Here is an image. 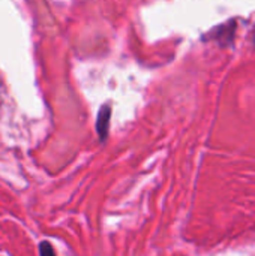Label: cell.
<instances>
[{
    "mask_svg": "<svg viewBox=\"0 0 255 256\" xmlns=\"http://www.w3.org/2000/svg\"><path fill=\"white\" fill-rule=\"evenodd\" d=\"M41 256H56L53 252V248L48 243H42L41 244Z\"/></svg>",
    "mask_w": 255,
    "mask_h": 256,
    "instance_id": "3957f363",
    "label": "cell"
},
{
    "mask_svg": "<svg viewBox=\"0 0 255 256\" xmlns=\"http://www.w3.org/2000/svg\"><path fill=\"white\" fill-rule=\"evenodd\" d=\"M254 39H255V33H254Z\"/></svg>",
    "mask_w": 255,
    "mask_h": 256,
    "instance_id": "277c9868",
    "label": "cell"
},
{
    "mask_svg": "<svg viewBox=\"0 0 255 256\" xmlns=\"http://www.w3.org/2000/svg\"><path fill=\"white\" fill-rule=\"evenodd\" d=\"M234 28H236V24L234 22H227L225 26H221V27H218L215 30V33H216L215 38L219 42H222V39H227V44H228L231 40L233 34H234Z\"/></svg>",
    "mask_w": 255,
    "mask_h": 256,
    "instance_id": "7a4b0ae2",
    "label": "cell"
},
{
    "mask_svg": "<svg viewBox=\"0 0 255 256\" xmlns=\"http://www.w3.org/2000/svg\"><path fill=\"white\" fill-rule=\"evenodd\" d=\"M110 114H111V111H110V108L105 105V106H102V110L99 111V116H98L96 129H98V132H99V135H101V138H102V140H104V138H105V135H107Z\"/></svg>",
    "mask_w": 255,
    "mask_h": 256,
    "instance_id": "6da1fadb",
    "label": "cell"
}]
</instances>
